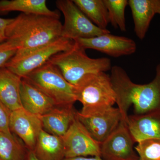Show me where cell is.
Returning <instances> with one entry per match:
<instances>
[{
    "label": "cell",
    "mask_w": 160,
    "mask_h": 160,
    "mask_svg": "<svg viewBox=\"0 0 160 160\" xmlns=\"http://www.w3.org/2000/svg\"><path fill=\"white\" fill-rule=\"evenodd\" d=\"M135 149L138 160H160V139H149L138 142Z\"/></svg>",
    "instance_id": "23"
},
{
    "label": "cell",
    "mask_w": 160,
    "mask_h": 160,
    "mask_svg": "<svg viewBox=\"0 0 160 160\" xmlns=\"http://www.w3.org/2000/svg\"><path fill=\"white\" fill-rule=\"evenodd\" d=\"M25 160H39L38 159L33 152L28 150Z\"/></svg>",
    "instance_id": "28"
},
{
    "label": "cell",
    "mask_w": 160,
    "mask_h": 160,
    "mask_svg": "<svg viewBox=\"0 0 160 160\" xmlns=\"http://www.w3.org/2000/svg\"><path fill=\"white\" fill-rule=\"evenodd\" d=\"M158 14L160 15V9H159L158 11Z\"/></svg>",
    "instance_id": "29"
},
{
    "label": "cell",
    "mask_w": 160,
    "mask_h": 160,
    "mask_svg": "<svg viewBox=\"0 0 160 160\" xmlns=\"http://www.w3.org/2000/svg\"><path fill=\"white\" fill-rule=\"evenodd\" d=\"M9 127L11 132L22 139L28 150H34L43 129L40 116L30 113L23 108L11 111Z\"/></svg>",
    "instance_id": "12"
},
{
    "label": "cell",
    "mask_w": 160,
    "mask_h": 160,
    "mask_svg": "<svg viewBox=\"0 0 160 160\" xmlns=\"http://www.w3.org/2000/svg\"><path fill=\"white\" fill-rule=\"evenodd\" d=\"M62 138L65 158L88 156L101 157V143L92 137L76 115Z\"/></svg>",
    "instance_id": "8"
},
{
    "label": "cell",
    "mask_w": 160,
    "mask_h": 160,
    "mask_svg": "<svg viewBox=\"0 0 160 160\" xmlns=\"http://www.w3.org/2000/svg\"><path fill=\"white\" fill-rule=\"evenodd\" d=\"M49 62L56 66L65 79L74 86L88 75L106 72L112 67L110 59L89 57L86 49L75 42L69 50L55 55Z\"/></svg>",
    "instance_id": "3"
},
{
    "label": "cell",
    "mask_w": 160,
    "mask_h": 160,
    "mask_svg": "<svg viewBox=\"0 0 160 160\" xmlns=\"http://www.w3.org/2000/svg\"><path fill=\"white\" fill-rule=\"evenodd\" d=\"M12 11L22 13L49 16L60 18L59 12L50 10L45 0H2L0 1V14Z\"/></svg>",
    "instance_id": "19"
},
{
    "label": "cell",
    "mask_w": 160,
    "mask_h": 160,
    "mask_svg": "<svg viewBox=\"0 0 160 160\" xmlns=\"http://www.w3.org/2000/svg\"><path fill=\"white\" fill-rule=\"evenodd\" d=\"M76 115L92 137L101 143L118 128L122 120L119 109L113 106L97 109L86 114L76 112Z\"/></svg>",
    "instance_id": "9"
},
{
    "label": "cell",
    "mask_w": 160,
    "mask_h": 160,
    "mask_svg": "<svg viewBox=\"0 0 160 160\" xmlns=\"http://www.w3.org/2000/svg\"><path fill=\"white\" fill-rule=\"evenodd\" d=\"M110 75L115 92L116 102L122 120L127 123L128 111L133 105L135 114L160 111V62L156 69L155 78L150 82H133L122 67L112 66Z\"/></svg>",
    "instance_id": "2"
},
{
    "label": "cell",
    "mask_w": 160,
    "mask_h": 160,
    "mask_svg": "<svg viewBox=\"0 0 160 160\" xmlns=\"http://www.w3.org/2000/svg\"><path fill=\"white\" fill-rule=\"evenodd\" d=\"M11 111L0 101V132L6 134L12 135L10 127Z\"/></svg>",
    "instance_id": "25"
},
{
    "label": "cell",
    "mask_w": 160,
    "mask_h": 160,
    "mask_svg": "<svg viewBox=\"0 0 160 160\" xmlns=\"http://www.w3.org/2000/svg\"><path fill=\"white\" fill-rule=\"evenodd\" d=\"M73 106H57L46 114L41 116L43 128L50 134L62 137L76 117Z\"/></svg>",
    "instance_id": "17"
},
{
    "label": "cell",
    "mask_w": 160,
    "mask_h": 160,
    "mask_svg": "<svg viewBox=\"0 0 160 160\" xmlns=\"http://www.w3.org/2000/svg\"><path fill=\"white\" fill-rule=\"evenodd\" d=\"M56 6L64 15L62 38L75 41L90 38L109 33L108 29H100L83 13L72 0H58Z\"/></svg>",
    "instance_id": "6"
},
{
    "label": "cell",
    "mask_w": 160,
    "mask_h": 160,
    "mask_svg": "<svg viewBox=\"0 0 160 160\" xmlns=\"http://www.w3.org/2000/svg\"><path fill=\"white\" fill-rule=\"evenodd\" d=\"M135 143L127 123L122 120L118 128L101 143V158L104 160H138Z\"/></svg>",
    "instance_id": "10"
},
{
    "label": "cell",
    "mask_w": 160,
    "mask_h": 160,
    "mask_svg": "<svg viewBox=\"0 0 160 160\" xmlns=\"http://www.w3.org/2000/svg\"><path fill=\"white\" fill-rule=\"evenodd\" d=\"M33 153L39 160H63L65 150L62 137L40 132Z\"/></svg>",
    "instance_id": "18"
},
{
    "label": "cell",
    "mask_w": 160,
    "mask_h": 160,
    "mask_svg": "<svg viewBox=\"0 0 160 160\" xmlns=\"http://www.w3.org/2000/svg\"><path fill=\"white\" fill-rule=\"evenodd\" d=\"M63 160H104L100 157H77L65 158Z\"/></svg>",
    "instance_id": "27"
},
{
    "label": "cell",
    "mask_w": 160,
    "mask_h": 160,
    "mask_svg": "<svg viewBox=\"0 0 160 160\" xmlns=\"http://www.w3.org/2000/svg\"><path fill=\"white\" fill-rule=\"evenodd\" d=\"M17 51L16 48L6 41L0 44V68L5 66Z\"/></svg>",
    "instance_id": "24"
},
{
    "label": "cell",
    "mask_w": 160,
    "mask_h": 160,
    "mask_svg": "<svg viewBox=\"0 0 160 160\" xmlns=\"http://www.w3.org/2000/svg\"><path fill=\"white\" fill-rule=\"evenodd\" d=\"M59 18L22 13L13 18L6 30V41L17 49L13 58L24 56L62 37Z\"/></svg>",
    "instance_id": "1"
},
{
    "label": "cell",
    "mask_w": 160,
    "mask_h": 160,
    "mask_svg": "<svg viewBox=\"0 0 160 160\" xmlns=\"http://www.w3.org/2000/svg\"><path fill=\"white\" fill-rule=\"evenodd\" d=\"M20 98L23 109L40 116L57 106L51 98L23 79L20 87Z\"/></svg>",
    "instance_id": "14"
},
{
    "label": "cell",
    "mask_w": 160,
    "mask_h": 160,
    "mask_svg": "<svg viewBox=\"0 0 160 160\" xmlns=\"http://www.w3.org/2000/svg\"><path fill=\"white\" fill-rule=\"evenodd\" d=\"M128 6L133 18L135 33L142 40L152 20L160 9V0H128Z\"/></svg>",
    "instance_id": "15"
},
{
    "label": "cell",
    "mask_w": 160,
    "mask_h": 160,
    "mask_svg": "<svg viewBox=\"0 0 160 160\" xmlns=\"http://www.w3.org/2000/svg\"><path fill=\"white\" fill-rule=\"evenodd\" d=\"M84 14L95 25L107 29L109 23L108 10L104 0H72Z\"/></svg>",
    "instance_id": "20"
},
{
    "label": "cell",
    "mask_w": 160,
    "mask_h": 160,
    "mask_svg": "<svg viewBox=\"0 0 160 160\" xmlns=\"http://www.w3.org/2000/svg\"><path fill=\"white\" fill-rule=\"evenodd\" d=\"M108 10L109 22L122 32L126 30L125 11L128 0H104Z\"/></svg>",
    "instance_id": "22"
},
{
    "label": "cell",
    "mask_w": 160,
    "mask_h": 160,
    "mask_svg": "<svg viewBox=\"0 0 160 160\" xmlns=\"http://www.w3.org/2000/svg\"><path fill=\"white\" fill-rule=\"evenodd\" d=\"M74 41L85 49H94L113 58L131 55L137 49L136 43L132 39L114 35L111 32Z\"/></svg>",
    "instance_id": "11"
},
{
    "label": "cell",
    "mask_w": 160,
    "mask_h": 160,
    "mask_svg": "<svg viewBox=\"0 0 160 160\" xmlns=\"http://www.w3.org/2000/svg\"><path fill=\"white\" fill-rule=\"evenodd\" d=\"M27 152L13 134L0 132V160H25Z\"/></svg>",
    "instance_id": "21"
},
{
    "label": "cell",
    "mask_w": 160,
    "mask_h": 160,
    "mask_svg": "<svg viewBox=\"0 0 160 160\" xmlns=\"http://www.w3.org/2000/svg\"><path fill=\"white\" fill-rule=\"evenodd\" d=\"M22 79L51 98L58 107L72 106L77 101L74 86L49 62Z\"/></svg>",
    "instance_id": "5"
},
{
    "label": "cell",
    "mask_w": 160,
    "mask_h": 160,
    "mask_svg": "<svg viewBox=\"0 0 160 160\" xmlns=\"http://www.w3.org/2000/svg\"><path fill=\"white\" fill-rule=\"evenodd\" d=\"M127 124L135 142L160 139V111L128 116Z\"/></svg>",
    "instance_id": "13"
},
{
    "label": "cell",
    "mask_w": 160,
    "mask_h": 160,
    "mask_svg": "<svg viewBox=\"0 0 160 160\" xmlns=\"http://www.w3.org/2000/svg\"><path fill=\"white\" fill-rule=\"evenodd\" d=\"M22 78L6 67L0 68V101L11 111L22 108L20 98Z\"/></svg>",
    "instance_id": "16"
},
{
    "label": "cell",
    "mask_w": 160,
    "mask_h": 160,
    "mask_svg": "<svg viewBox=\"0 0 160 160\" xmlns=\"http://www.w3.org/2000/svg\"><path fill=\"white\" fill-rule=\"evenodd\" d=\"M72 40L61 37L48 45L18 58L12 57L5 67L23 78L49 62L55 55L69 50L74 44Z\"/></svg>",
    "instance_id": "7"
},
{
    "label": "cell",
    "mask_w": 160,
    "mask_h": 160,
    "mask_svg": "<svg viewBox=\"0 0 160 160\" xmlns=\"http://www.w3.org/2000/svg\"><path fill=\"white\" fill-rule=\"evenodd\" d=\"M13 18H0V44L6 41V30L7 26Z\"/></svg>",
    "instance_id": "26"
},
{
    "label": "cell",
    "mask_w": 160,
    "mask_h": 160,
    "mask_svg": "<svg viewBox=\"0 0 160 160\" xmlns=\"http://www.w3.org/2000/svg\"><path fill=\"white\" fill-rule=\"evenodd\" d=\"M74 87L77 101L82 105L80 114L111 107L116 102L110 75L106 72L88 75Z\"/></svg>",
    "instance_id": "4"
}]
</instances>
